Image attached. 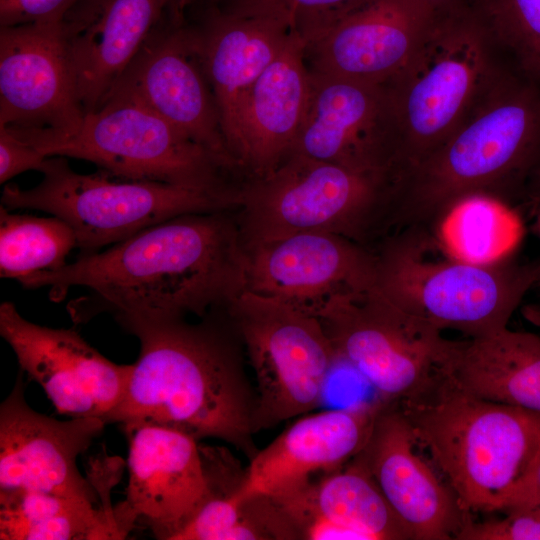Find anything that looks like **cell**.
Masks as SVG:
<instances>
[{
	"label": "cell",
	"instance_id": "obj_1",
	"mask_svg": "<svg viewBox=\"0 0 540 540\" xmlns=\"http://www.w3.org/2000/svg\"><path fill=\"white\" fill-rule=\"evenodd\" d=\"M236 209L176 216L18 282L27 289L49 287L53 299L74 286L87 288L93 294L88 316L107 311L127 332L203 317L246 291L247 253Z\"/></svg>",
	"mask_w": 540,
	"mask_h": 540
},
{
	"label": "cell",
	"instance_id": "obj_2",
	"mask_svg": "<svg viewBox=\"0 0 540 540\" xmlns=\"http://www.w3.org/2000/svg\"><path fill=\"white\" fill-rule=\"evenodd\" d=\"M126 390L107 424L148 423L196 440H223L251 459L256 393L245 374L242 342L225 308L196 323L187 318L141 324Z\"/></svg>",
	"mask_w": 540,
	"mask_h": 540
},
{
	"label": "cell",
	"instance_id": "obj_3",
	"mask_svg": "<svg viewBox=\"0 0 540 540\" xmlns=\"http://www.w3.org/2000/svg\"><path fill=\"white\" fill-rule=\"evenodd\" d=\"M539 171L540 80L514 67L439 147L397 177L391 232L438 231L475 197L525 204Z\"/></svg>",
	"mask_w": 540,
	"mask_h": 540
},
{
	"label": "cell",
	"instance_id": "obj_4",
	"mask_svg": "<svg viewBox=\"0 0 540 540\" xmlns=\"http://www.w3.org/2000/svg\"><path fill=\"white\" fill-rule=\"evenodd\" d=\"M375 288L409 315L467 338L507 325L537 282V262H475L449 255L438 231L409 226L373 248Z\"/></svg>",
	"mask_w": 540,
	"mask_h": 540
},
{
	"label": "cell",
	"instance_id": "obj_5",
	"mask_svg": "<svg viewBox=\"0 0 540 540\" xmlns=\"http://www.w3.org/2000/svg\"><path fill=\"white\" fill-rule=\"evenodd\" d=\"M397 404L470 512L505 510L540 455V413L476 397L443 376Z\"/></svg>",
	"mask_w": 540,
	"mask_h": 540
},
{
	"label": "cell",
	"instance_id": "obj_6",
	"mask_svg": "<svg viewBox=\"0 0 540 540\" xmlns=\"http://www.w3.org/2000/svg\"><path fill=\"white\" fill-rule=\"evenodd\" d=\"M468 3L440 13L406 66L385 84L396 130L397 177L439 147L507 69Z\"/></svg>",
	"mask_w": 540,
	"mask_h": 540
},
{
	"label": "cell",
	"instance_id": "obj_7",
	"mask_svg": "<svg viewBox=\"0 0 540 540\" xmlns=\"http://www.w3.org/2000/svg\"><path fill=\"white\" fill-rule=\"evenodd\" d=\"M395 178L293 153L241 185L245 247L303 232L346 237L371 250L390 232Z\"/></svg>",
	"mask_w": 540,
	"mask_h": 540
},
{
	"label": "cell",
	"instance_id": "obj_8",
	"mask_svg": "<svg viewBox=\"0 0 540 540\" xmlns=\"http://www.w3.org/2000/svg\"><path fill=\"white\" fill-rule=\"evenodd\" d=\"M46 157L63 156L95 163L129 180L172 184L238 204L239 187L227 181L234 172L206 147L144 105L111 97L85 113L68 133L9 129Z\"/></svg>",
	"mask_w": 540,
	"mask_h": 540
},
{
	"label": "cell",
	"instance_id": "obj_9",
	"mask_svg": "<svg viewBox=\"0 0 540 540\" xmlns=\"http://www.w3.org/2000/svg\"><path fill=\"white\" fill-rule=\"evenodd\" d=\"M33 188L5 185L1 205L35 209L57 216L73 229L80 255L129 238L176 216L235 209L227 199L156 181L129 180L99 170L75 172L66 157H48Z\"/></svg>",
	"mask_w": 540,
	"mask_h": 540
},
{
	"label": "cell",
	"instance_id": "obj_10",
	"mask_svg": "<svg viewBox=\"0 0 540 540\" xmlns=\"http://www.w3.org/2000/svg\"><path fill=\"white\" fill-rule=\"evenodd\" d=\"M225 310L255 373V433L318 406L337 360L319 319L249 291Z\"/></svg>",
	"mask_w": 540,
	"mask_h": 540
},
{
	"label": "cell",
	"instance_id": "obj_11",
	"mask_svg": "<svg viewBox=\"0 0 540 540\" xmlns=\"http://www.w3.org/2000/svg\"><path fill=\"white\" fill-rule=\"evenodd\" d=\"M314 316L337 356L385 402L415 399L441 377L443 332L401 310L375 286L336 295Z\"/></svg>",
	"mask_w": 540,
	"mask_h": 540
},
{
	"label": "cell",
	"instance_id": "obj_12",
	"mask_svg": "<svg viewBox=\"0 0 540 540\" xmlns=\"http://www.w3.org/2000/svg\"><path fill=\"white\" fill-rule=\"evenodd\" d=\"M165 17L118 79L107 99L122 97L144 105L236 171L239 168L222 130L197 28L183 27L171 20L166 25Z\"/></svg>",
	"mask_w": 540,
	"mask_h": 540
},
{
	"label": "cell",
	"instance_id": "obj_13",
	"mask_svg": "<svg viewBox=\"0 0 540 540\" xmlns=\"http://www.w3.org/2000/svg\"><path fill=\"white\" fill-rule=\"evenodd\" d=\"M0 335L21 371L42 387L59 414L106 422L122 399L131 364L112 362L74 328L33 323L5 301L0 305Z\"/></svg>",
	"mask_w": 540,
	"mask_h": 540
},
{
	"label": "cell",
	"instance_id": "obj_14",
	"mask_svg": "<svg viewBox=\"0 0 540 540\" xmlns=\"http://www.w3.org/2000/svg\"><path fill=\"white\" fill-rule=\"evenodd\" d=\"M129 443L126 499L114 508L124 536L136 524L175 540L209 494L201 449L182 431L148 423L123 427Z\"/></svg>",
	"mask_w": 540,
	"mask_h": 540
},
{
	"label": "cell",
	"instance_id": "obj_15",
	"mask_svg": "<svg viewBox=\"0 0 540 540\" xmlns=\"http://www.w3.org/2000/svg\"><path fill=\"white\" fill-rule=\"evenodd\" d=\"M438 15L420 0H354L306 44L308 68L384 85L410 61Z\"/></svg>",
	"mask_w": 540,
	"mask_h": 540
},
{
	"label": "cell",
	"instance_id": "obj_16",
	"mask_svg": "<svg viewBox=\"0 0 540 540\" xmlns=\"http://www.w3.org/2000/svg\"><path fill=\"white\" fill-rule=\"evenodd\" d=\"M311 73L292 153L396 177L397 130L387 87Z\"/></svg>",
	"mask_w": 540,
	"mask_h": 540
},
{
	"label": "cell",
	"instance_id": "obj_17",
	"mask_svg": "<svg viewBox=\"0 0 540 540\" xmlns=\"http://www.w3.org/2000/svg\"><path fill=\"white\" fill-rule=\"evenodd\" d=\"M22 371L0 406V491H36L98 503V492L77 458L106 422L98 417L57 420L25 400Z\"/></svg>",
	"mask_w": 540,
	"mask_h": 540
},
{
	"label": "cell",
	"instance_id": "obj_18",
	"mask_svg": "<svg viewBox=\"0 0 540 540\" xmlns=\"http://www.w3.org/2000/svg\"><path fill=\"white\" fill-rule=\"evenodd\" d=\"M84 115L61 23L0 27V126L61 134Z\"/></svg>",
	"mask_w": 540,
	"mask_h": 540
},
{
	"label": "cell",
	"instance_id": "obj_19",
	"mask_svg": "<svg viewBox=\"0 0 540 540\" xmlns=\"http://www.w3.org/2000/svg\"><path fill=\"white\" fill-rule=\"evenodd\" d=\"M246 248V291L312 315L332 297L375 284L373 250L346 237L303 232Z\"/></svg>",
	"mask_w": 540,
	"mask_h": 540
},
{
	"label": "cell",
	"instance_id": "obj_20",
	"mask_svg": "<svg viewBox=\"0 0 540 540\" xmlns=\"http://www.w3.org/2000/svg\"><path fill=\"white\" fill-rule=\"evenodd\" d=\"M418 439L397 403H386L354 457L371 475L412 540H456L470 511L418 453Z\"/></svg>",
	"mask_w": 540,
	"mask_h": 540
},
{
	"label": "cell",
	"instance_id": "obj_21",
	"mask_svg": "<svg viewBox=\"0 0 540 540\" xmlns=\"http://www.w3.org/2000/svg\"><path fill=\"white\" fill-rule=\"evenodd\" d=\"M386 403L377 398L299 418L250 459L237 497L281 498L342 469L364 448Z\"/></svg>",
	"mask_w": 540,
	"mask_h": 540
},
{
	"label": "cell",
	"instance_id": "obj_22",
	"mask_svg": "<svg viewBox=\"0 0 540 540\" xmlns=\"http://www.w3.org/2000/svg\"><path fill=\"white\" fill-rule=\"evenodd\" d=\"M168 0H82L61 22L85 113L100 108L148 37Z\"/></svg>",
	"mask_w": 540,
	"mask_h": 540
},
{
	"label": "cell",
	"instance_id": "obj_23",
	"mask_svg": "<svg viewBox=\"0 0 540 540\" xmlns=\"http://www.w3.org/2000/svg\"><path fill=\"white\" fill-rule=\"evenodd\" d=\"M305 47L291 33L248 95L233 157L249 179L272 172L292 153L311 91Z\"/></svg>",
	"mask_w": 540,
	"mask_h": 540
},
{
	"label": "cell",
	"instance_id": "obj_24",
	"mask_svg": "<svg viewBox=\"0 0 540 540\" xmlns=\"http://www.w3.org/2000/svg\"><path fill=\"white\" fill-rule=\"evenodd\" d=\"M272 500L298 539H412L371 475L354 458L303 489Z\"/></svg>",
	"mask_w": 540,
	"mask_h": 540
},
{
	"label": "cell",
	"instance_id": "obj_25",
	"mask_svg": "<svg viewBox=\"0 0 540 540\" xmlns=\"http://www.w3.org/2000/svg\"><path fill=\"white\" fill-rule=\"evenodd\" d=\"M197 31L222 130L233 157L248 95L291 32L274 21L236 16L214 6Z\"/></svg>",
	"mask_w": 540,
	"mask_h": 540
},
{
	"label": "cell",
	"instance_id": "obj_26",
	"mask_svg": "<svg viewBox=\"0 0 540 540\" xmlns=\"http://www.w3.org/2000/svg\"><path fill=\"white\" fill-rule=\"evenodd\" d=\"M441 376L476 397L540 413V336L504 328L446 339Z\"/></svg>",
	"mask_w": 540,
	"mask_h": 540
},
{
	"label": "cell",
	"instance_id": "obj_27",
	"mask_svg": "<svg viewBox=\"0 0 540 540\" xmlns=\"http://www.w3.org/2000/svg\"><path fill=\"white\" fill-rule=\"evenodd\" d=\"M1 540L123 539L116 519L96 504L54 494L0 491Z\"/></svg>",
	"mask_w": 540,
	"mask_h": 540
},
{
	"label": "cell",
	"instance_id": "obj_28",
	"mask_svg": "<svg viewBox=\"0 0 540 540\" xmlns=\"http://www.w3.org/2000/svg\"><path fill=\"white\" fill-rule=\"evenodd\" d=\"M77 248L72 227L63 219L12 214L0 206V276L17 281L68 262Z\"/></svg>",
	"mask_w": 540,
	"mask_h": 540
},
{
	"label": "cell",
	"instance_id": "obj_29",
	"mask_svg": "<svg viewBox=\"0 0 540 540\" xmlns=\"http://www.w3.org/2000/svg\"><path fill=\"white\" fill-rule=\"evenodd\" d=\"M513 66L540 80V0H470Z\"/></svg>",
	"mask_w": 540,
	"mask_h": 540
},
{
	"label": "cell",
	"instance_id": "obj_30",
	"mask_svg": "<svg viewBox=\"0 0 540 540\" xmlns=\"http://www.w3.org/2000/svg\"><path fill=\"white\" fill-rule=\"evenodd\" d=\"M354 0H214L213 6L242 17L264 18L307 43Z\"/></svg>",
	"mask_w": 540,
	"mask_h": 540
},
{
	"label": "cell",
	"instance_id": "obj_31",
	"mask_svg": "<svg viewBox=\"0 0 540 540\" xmlns=\"http://www.w3.org/2000/svg\"><path fill=\"white\" fill-rule=\"evenodd\" d=\"M501 519L471 521L456 540H540V511L511 509Z\"/></svg>",
	"mask_w": 540,
	"mask_h": 540
},
{
	"label": "cell",
	"instance_id": "obj_32",
	"mask_svg": "<svg viewBox=\"0 0 540 540\" xmlns=\"http://www.w3.org/2000/svg\"><path fill=\"white\" fill-rule=\"evenodd\" d=\"M82 0H0V27L61 23Z\"/></svg>",
	"mask_w": 540,
	"mask_h": 540
},
{
	"label": "cell",
	"instance_id": "obj_33",
	"mask_svg": "<svg viewBox=\"0 0 540 540\" xmlns=\"http://www.w3.org/2000/svg\"><path fill=\"white\" fill-rule=\"evenodd\" d=\"M48 157L20 139L8 128L0 126V183L4 184L27 170L42 168Z\"/></svg>",
	"mask_w": 540,
	"mask_h": 540
},
{
	"label": "cell",
	"instance_id": "obj_34",
	"mask_svg": "<svg viewBox=\"0 0 540 540\" xmlns=\"http://www.w3.org/2000/svg\"><path fill=\"white\" fill-rule=\"evenodd\" d=\"M540 507V455L525 478L511 494L505 511Z\"/></svg>",
	"mask_w": 540,
	"mask_h": 540
},
{
	"label": "cell",
	"instance_id": "obj_35",
	"mask_svg": "<svg viewBox=\"0 0 540 540\" xmlns=\"http://www.w3.org/2000/svg\"><path fill=\"white\" fill-rule=\"evenodd\" d=\"M525 205L529 208L532 220L531 230L540 241V186L529 192ZM535 288L540 290V261H538L537 265V282Z\"/></svg>",
	"mask_w": 540,
	"mask_h": 540
},
{
	"label": "cell",
	"instance_id": "obj_36",
	"mask_svg": "<svg viewBox=\"0 0 540 540\" xmlns=\"http://www.w3.org/2000/svg\"><path fill=\"white\" fill-rule=\"evenodd\" d=\"M422 3L430 7L438 14L447 12L465 4H468L470 0H420Z\"/></svg>",
	"mask_w": 540,
	"mask_h": 540
},
{
	"label": "cell",
	"instance_id": "obj_37",
	"mask_svg": "<svg viewBox=\"0 0 540 540\" xmlns=\"http://www.w3.org/2000/svg\"><path fill=\"white\" fill-rule=\"evenodd\" d=\"M193 0H168L167 16L172 22L181 23L184 11Z\"/></svg>",
	"mask_w": 540,
	"mask_h": 540
},
{
	"label": "cell",
	"instance_id": "obj_38",
	"mask_svg": "<svg viewBox=\"0 0 540 540\" xmlns=\"http://www.w3.org/2000/svg\"><path fill=\"white\" fill-rule=\"evenodd\" d=\"M521 314L526 321L540 328V307L534 302L524 304L520 308Z\"/></svg>",
	"mask_w": 540,
	"mask_h": 540
},
{
	"label": "cell",
	"instance_id": "obj_39",
	"mask_svg": "<svg viewBox=\"0 0 540 540\" xmlns=\"http://www.w3.org/2000/svg\"><path fill=\"white\" fill-rule=\"evenodd\" d=\"M538 186H540V171H539V173L537 174V176L535 177V179H534V181H533V183H532V185H531V187H530L529 192H530L532 189H534V188H536V187H538ZM528 194H529V193H528Z\"/></svg>",
	"mask_w": 540,
	"mask_h": 540
},
{
	"label": "cell",
	"instance_id": "obj_40",
	"mask_svg": "<svg viewBox=\"0 0 540 540\" xmlns=\"http://www.w3.org/2000/svg\"><path fill=\"white\" fill-rule=\"evenodd\" d=\"M540 291V290H539ZM534 303L540 307V293H539V296H538V299L536 301H534Z\"/></svg>",
	"mask_w": 540,
	"mask_h": 540
},
{
	"label": "cell",
	"instance_id": "obj_41",
	"mask_svg": "<svg viewBox=\"0 0 540 540\" xmlns=\"http://www.w3.org/2000/svg\"><path fill=\"white\" fill-rule=\"evenodd\" d=\"M539 511H540V507H538Z\"/></svg>",
	"mask_w": 540,
	"mask_h": 540
}]
</instances>
